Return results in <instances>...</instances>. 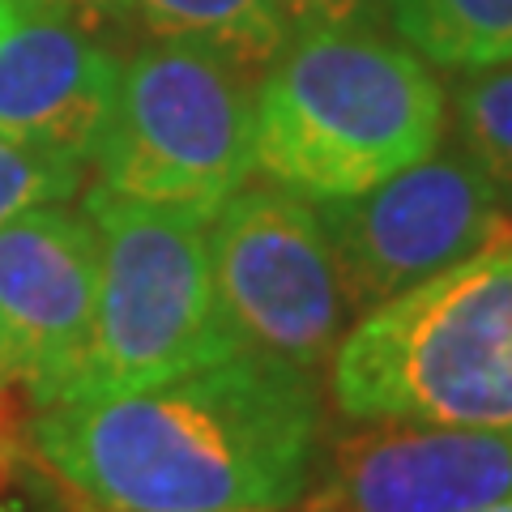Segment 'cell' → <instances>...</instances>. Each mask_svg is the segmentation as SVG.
Instances as JSON below:
<instances>
[{
  "label": "cell",
  "mask_w": 512,
  "mask_h": 512,
  "mask_svg": "<svg viewBox=\"0 0 512 512\" xmlns=\"http://www.w3.org/2000/svg\"><path fill=\"white\" fill-rule=\"evenodd\" d=\"M316 376L235 350L128 393L39 406L35 448L99 512L286 508L312 483Z\"/></svg>",
  "instance_id": "obj_1"
},
{
  "label": "cell",
  "mask_w": 512,
  "mask_h": 512,
  "mask_svg": "<svg viewBox=\"0 0 512 512\" xmlns=\"http://www.w3.org/2000/svg\"><path fill=\"white\" fill-rule=\"evenodd\" d=\"M444 120V86L414 47L376 26L295 30L256 82V171L308 201L355 197L440 150Z\"/></svg>",
  "instance_id": "obj_2"
},
{
  "label": "cell",
  "mask_w": 512,
  "mask_h": 512,
  "mask_svg": "<svg viewBox=\"0 0 512 512\" xmlns=\"http://www.w3.org/2000/svg\"><path fill=\"white\" fill-rule=\"evenodd\" d=\"M329 389L355 423L512 431V231L363 312Z\"/></svg>",
  "instance_id": "obj_3"
},
{
  "label": "cell",
  "mask_w": 512,
  "mask_h": 512,
  "mask_svg": "<svg viewBox=\"0 0 512 512\" xmlns=\"http://www.w3.org/2000/svg\"><path fill=\"white\" fill-rule=\"evenodd\" d=\"M86 214L99 231V299L82 372L64 397L146 389L235 355L201 218L99 184L86 192Z\"/></svg>",
  "instance_id": "obj_4"
},
{
  "label": "cell",
  "mask_w": 512,
  "mask_h": 512,
  "mask_svg": "<svg viewBox=\"0 0 512 512\" xmlns=\"http://www.w3.org/2000/svg\"><path fill=\"white\" fill-rule=\"evenodd\" d=\"M235 60L180 39H154L120 64L94 141L99 188L210 222L256 171V86Z\"/></svg>",
  "instance_id": "obj_5"
},
{
  "label": "cell",
  "mask_w": 512,
  "mask_h": 512,
  "mask_svg": "<svg viewBox=\"0 0 512 512\" xmlns=\"http://www.w3.org/2000/svg\"><path fill=\"white\" fill-rule=\"evenodd\" d=\"M205 244L218 312L239 350L316 376L355 325L316 205L278 184H244L205 222Z\"/></svg>",
  "instance_id": "obj_6"
},
{
  "label": "cell",
  "mask_w": 512,
  "mask_h": 512,
  "mask_svg": "<svg viewBox=\"0 0 512 512\" xmlns=\"http://www.w3.org/2000/svg\"><path fill=\"white\" fill-rule=\"evenodd\" d=\"M312 205L355 320L512 231V218L461 150H431L355 197Z\"/></svg>",
  "instance_id": "obj_7"
},
{
  "label": "cell",
  "mask_w": 512,
  "mask_h": 512,
  "mask_svg": "<svg viewBox=\"0 0 512 512\" xmlns=\"http://www.w3.org/2000/svg\"><path fill=\"white\" fill-rule=\"evenodd\" d=\"M94 299L99 231L64 201L35 205L0 227V380L35 402H60L82 372Z\"/></svg>",
  "instance_id": "obj_8"
},
{
  "label": "cell",
  "mask_w": 512,
  "mask_h": 512,
  "mask_svg": "<svg viewBox=\"0 0 512 512\" xmlns=\"http://www.w3.org/2000/svg\"><path fill=\"white\" fill-rule=\"evenodd\" d=\"M504 495L512 431L380 419L333 444L308 512H466Z\"/></svg>",
  "instance_id": "obj_9"
},
{
  "label": "cell",
  "mask_w": 512,
  "mask_h": 512,
  "mask_svg": "<svg viewBox=\"0 0 512 512\" xmlns=\"http://www.w3.org/2000/svg\"><path fill=\"white\" fill-rule=\"evenodd\" d=\"M120 60L99 35L39 9L0 0V133L90 163L111 111Z\"/></svg>",
  "instance_id": "obj_10"
},
{
  "label": "cell",
  "mask_w": 512,
  "mask_h": 512,
  "mask_svg": "<svg viewBox=\"0 0 512 512\" xmlns=\"http://www.w3.org/2000/svg\"><path fill=\"white\" fill-rule=\"evenodd\" d=\"M133 13L154 39L210 47L248 73H265L291 39L282 0H133Z\"/></svg>",
  "instance_id": "obj_11"
},
{
  "label": "cell",
  "mask_w": 512,
  "mask_h": 512,
  "mask_svg": "<svg viewBox=\"0 0 512 512\" xmlns=\"http://www.w3.org/2000/svg\"><path fill=\"white\" fill-rule=\"evenodd\" d=\"M406 47L440 69H491L512 60V0H389Z\"/></svg>",
  "instance_id": "obj_12"
},
{
  "label": "cell",
  "mask_w": 512,
  "mask_h": 512,
  "mask_svg": "<svg viewBox=\"0 0 512 512\" xmlns=\"http://www.w3.org/2000/svg\"><path fill=\"white\" fill-rule=\"evenodd\" d=\"M453 116L461 154L483 175L495 205L512 218V60L461 77L453 86Z\"/></svg>",
  "instance_id": "obj_13"
},
{
  "label": "cell",
  "mask_w": 512,
  "mask_h": 512,
  "mask_svg": "<svg viewBox=\"0 0 512 512\" xmlns=\"http://www.w3.org/2000/svg\"><path fill=\"white\" fill-rule=\"evenodd\" d=\"M82 171L86 163H77L69 154L0 133V227L35 210V205L69 201L82 188Z\"/></svg>",
  "instance_id": "obj_14"
},
{
  "label": "cell",
  "mask_w": 512,
  "mask_h": 512,
  "mask_svg": "<svg viewBox=\"0 0 512 512\" xmlns=\"http://www.w3.org/2000/svg\"><path fill=\"white\" fill-rule=\"evenodd\" d=\"M389 0H282V13L295 30L312 26H376Z\"/></svg>",
  "instance_id": "obj_15"
},
{
  "label": "cell",
  "mask_w": 512,
  "mask_h": 512,
  "mask_svg": "<svg viewBox=\"0 0 512 512\" xmlns=\"http://www.w3.org/2000/svg\"><path fill=\"white\" fill-rule=\"evenodd\" d=\"M35 5L56 13V18H64V22L90 30V35H99V39L116 35V30L137 22L133 0H35Z\"/></svg>",
  "instance_id": "obj_16"
},
{
  "label": "cell",
  "mask_w": 512,
  "mask_h": 512,
  "mask_svg": "<svg viewBox=\"0 0 512 512\" xmlns=\"http://www.w3.org/2000/svg\"><path fill=\"white\" fill-rule=\"evenodd\" d=\"M466 512H512V495H504V500H491V504H478V508H466Z\"/></svg>",
  "instance_id": "obj_17"
},
{
  "label": "cell",
  "mask_w": 512,
  "mask_h": 512,
  "mask_svg": "<svg viewBox=\"0 0 512 512\" xmlns=\"http://www.w3.org/2000/svg\"><path fill=\"white\" fill-rule=\"evenodd\" d=\"M90 512H99V508H90ZM235 512H278V508H235Z\"/></svg>",
  "instance_id": "obj_18"
}]
</instances>
